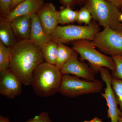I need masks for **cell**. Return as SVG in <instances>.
<instances>
[{
    "label": "cell",
    "mask_w": 122,
    "mask_h": 122,
    "mask_svg": "<svg viewBox=\"0 0 122 122\" xmlns=\"http://www.w3.org/2000/svg\"><path fill=\"white\" fill-rule=\"evenodd\" d=\"M44 61L41 48L30 39L11 47L10 69L24 86L31 85L34 71Z\"/></svg>",
    "instance_id": "obj_1"
},
{
    "label": "cell",
    "mask_w": 122,
    "mask_h": 122,
    "mask_svg": "<svg viewBox=\"0 0 122 122\" xmlns=\"http://www.w3.org/2000/svg\"><path fill=\"white\" fill-rule=\"evenodd\" d=\"M63 75L54 65L46 62L39 64L33 71L31 85L35 94L47 97L58 92Z\"/></svg>",
    "instance_id": "obj_2"
},
{
    "label": "cell",
    "mask_w": 122,
    "mask_h": 122,
    "mask_svg": "<svg viewBox=\"0 0 122 122\" xmlns=\"http://www.w3.org/2000/svg\"><path fill=\"white\" fill-rule=\"evenodd\" d=\"M86 6L100 25L122 32L118 7L105 0H87Z\"/></svg>",
    "instance_id": "obj_3"
},
{
    "label": "cell",
    "mask_w": 122,
    "mask_h": 122,
    "mask_svg": "<svg viewBox=\"0 0 122 122\" xmlns=\"http://www.w3.org/2000/svg\"><path fill=\"white\" fill-rule=\"evenodd\" d=\"M99 30V27L94 24L86 25H57L50 36L51 40L57 43L64 44L81 40L92 41Z\"/></svg>",
    "instance_id": "obj_4"
},
{
    "label": "cell",
    "mask_w": 122,
    "mask_h": 122,
    "mask_svg": "<svg viewBox=\"0 0 122 122\" xmlns=\"http://www.w3.org/2000/svg\"><path fill=\"white\" fill-rule=\"evenodd\" d=\"M103 88L102 82L99 80L89 81L77 76L64 74L58 92L66 97L75 98L82 95L99 93Z\"/></svg>",
    "instance_id": "obj_5"
},
{
    "label": "cell",
    "mask_w": 122,
    "mask_h": 122,
    "mask_svg": "<svg viewBox=\"0 0 122 122\" xmlns=\"http://www.w3.org/2000/svg\"><path fill=\"white\" fill-rule=\"evenodd\" d=\"M72 49L79 54L82 60L89 62L96 73L102 67L107 68L112 72L115 70V63L112 57L98 51L91 41L81 40L73 41Z\"/></svg>",
    "instance_id": "obj_6"
},
{
    "label": "cell",
    "mask_w": 122,
    "mask_h": 122,
    "mask_svg": "<svg viewBox=\"0 0 122 122\" xmlns=\"http://www.w3.org/2000/svg\"><path fill=\"white\" fill-rule=\"evenodd\" d=\"M92 44L103 52L112 56H122V32L104 28L96 35Z\"/></svg>",
    "instance_id": "obj_7"
},
{
    "label": "cell",
    "mask_w": 122,
    "mask_h": 122,
    "mask_svg": "<svg viewBox=\"0 0 122 122\" xmlns=\"http://www.w3.org/2000/svg\"><path fill=\"white\" fill-rule=\"evenodd\" d=\"M109 70L104 67L98 69L102 79L106 85L104 93H102V96L106 100L108 107L107 117L110 119L111 122H118L119 118L122 116V113L118 108L117 102L112 86V76Z\"/></svg>",
    "instance_id": "obj_8"
},
{
    "label": "cell",
    "mask_w": 122,
    "mask_h": 122,
    "mask_svg": "<svg viewBox=\"0 0 122 122\" xmlns=\"http://www.w3.org/2000/svg\"><path fill=\"white\" fill-rule=\"evenodd\" d=\"M78 53L73 51L69 58L60 70L62 75L71 74L89 81L95 80L96 72L78 59Z\"/></svg>",
    "instance_id": "obj_9"
},
{
    "label": "cell",
    "mask_w": 122,
    "mask_h": 122,
    "mask_svg": "<svg viewBox=\"0 0 122 122\" xmlns=\"http://www.w3.org/2000/svg\"><path fill=\"white\" fill-rule=\"evenodd\" d=\"M0 94L13 99L21 94L22 83L10 69L0 72Z\"/></svg>",
    "instance_id": "obj_10"
},
{
    "label": "cell",
    "mask_w": 122,
    "mask_h": 122,
    "mask_svg": "<svg viewBox=\"0 0 122 122\" xmlns=\"http://www.w3.org/2000/svg\"><path fill=\"white\" fill-rule=\"evenodd\" d=\"M36 14L45 32L50 35L58 24L59 12L49 3L43 5Z\"/></svg>",
    "instance_id": "obj_11"
},
{
    "label": "cell",
    "mask_w": 122,
    "mask_h": 122,
    "mask_svg": "<svg viewBox=\"0 0 122 122\" xmlns=\"http://www.w3.org/2000/svg\"><path fill=\"white\" fill-rule=\"evenodd\" d=\"M44 5V0H25L11 10L4 20L11 22L15 18L36 13Z\"/></svg>",
    "instance_id": "obj_12"
},
{
    "label": "cell",
    "mask_w": 122,
    "mask_h": 122,
    "mask_svg": "<svg viewBox=\"0 0 122 122\" xmlns=\"http://www.w3.org/2000/svg\"><path fill=\"white\" fill-rule=\"evenodd\" d=\"M30 39L41 48L51 40L50 35L45 32L36 13L34 14L31 16Z\"/></svg>",
    "instance_id": "obj_13"
},
{
    "label": "cell",
    "mask_w": 122,
    "mask_h": 122,
    "mask_svg": "<svg viewBox=\"0 0 122 122\" xmlns=\"http://www.w3.org/2000/svg\"><path fill=\"white\" fill-rule=\"evenodd\" d=\"M14 33L24 39H30L31 16L23 15L15 18L10 22Z\"/></svg>",
    "instance_id": "obj_14"
},
{
    "label": "cell",
    "mask_w": 122,
    "mask_h": 122,
    "mask_svg": "<svg viewBox=\"0 0 122 122\" xmlns=\"http://www.w3.org/2000/svg\"><path fill=\"white\" fill-rule=\"evenodd\" d=\"M0 39L5 45L12 47L16 42L10 22L4 20L0 22Z\"/></svg>",
    "instance_id": "obj_15"
},
{
    "label": "cell",
    "mask_w": 122,
    "mask_h": 122,
    "mask_svg": "<svg viewBox=\"0 0 122 122\" xmlns=\"http://www.w3.org/2000/svg\"><path fill=\"white\" fill-rule=\"evenodd\" d=\"M46 62L55 65L58 52V43L51 40L41 48Z\"/></svg>",
    "instance_id": "obj_16"
},
{
    "label": "cell",
    "mask_w": 122,
    "mask_h": 122,
    "mask_svg": "<svg viewBox=\"0 0 122 122\" xmlns=\"http://www.w3.org/2000/svg\"><path fill=\"white\" fill-rule=\"evenodd\" d=\"M74 50L63 43H58V52L55 66L61 70Z\"/></svg>",
    "instance_id": "obj_17"
},
{
    "label": "cell",
    "mask_w": 122,
    "mask_h": 122,
    "mask_svg": "<svg viewBox=\"0 0 122 122\" xmlns=\"http://www.w3.org/2000/svg\"><path fill=\"white\" fill-rule=\"evenodd\" d=\"M11 49L0 41V72L10 69Z\"/></svg>",
    "instance_id": "obj_18"
},
{
    "label": "cell",
    "mask_w": 122,
    "mask_h": 122,
    "mask_svg": "<svg viewBox=\"0 0 122 122\" xmlns=\"http://www.w3.org/2000/svg\"><path fill=\"white\" fill-rule=\"evenodd\" d=\"M78 11L72 10L70 6H66L59 12L58 24H69L77 21Z\"/></svg>",
    "instance_id": "obj_19"
},
{
    "label": "cell",
    "mask_w": 122,
    "mask_h": 122,
    "mask_svg": "<svg viewBox=\"0 0 122 122\" xmlns=\"http://www.w3.org/2000/svg\"><path fill=\"white\" fill-rule=\"evenodd\" d=\"M112 86L122 113V80L112 77Z\"/></svg>",
    "instance_id": "obj_20"
},
{
    "label": "cell",
    "mask_w": 122,
    "mask_h": 122,
    "mask_svg": "<svg viewBox=\"0 0 122 122\" xmlns=\"http://www.w3.org/2000/svg\"><path fill=\"white\" fill-rule=\"evenodd\" d=\"M92 17L89 10L87 7L85 6L78 11L77 21L79 23L89 25L90 24Z\"/></svg>",
    "instance_id": "obj_21"
},
{
    "label": "cell",
    "mask_w": 122,
    "mask_h": 122,
    "mask_svg": "<svg viewBox=\"0 0 122 122\" xmlns=\"http://www.w3.org/2000/svg\"><path fill=\"white\" fill-rule=\"evenodd\" d=\"M115 65V69L112 72V77L118 79L122 80V56H112Z\"/></svg>",
    "instance_id": "obj_22"
},
{
    "label": "cell",
    "mask_w": 122,
    "mask_h": 122,
    "mask_svg": "<svg viewBox=\"0 0 122 122\" xmlns=\"http://www.w3.org/2000/svg\"><path fill=\"white\" fill-rule=\"evenodd\" d=\"M26 122H52L50 118L48 112L43 111L32 118L30 119Z\"/></svg>",
    "instance_id": "obj_23"
},
{
    "label": "cell",
    "mask_w": 122,
    "mask_h": 122,
    "mask_svg": "<svg viewBox=\"0 0 122 122\" xmlns=\"http://www.w3.org/2000/svg\"><path fill=\"white\" fill-rule=\"evenodd\" d=\"M11 1L12 0H0V12L4 17H6L10 12V5Z\"/></svg>",
    "instance_id": "obj_24"
},
{
    "label": "cell",
    "mask_w": 122,
    "mask_h": 122,
    "mask_svg": "<svg viewBox=\"0 0 122 122\" xmlns=\"http://www.w3.org/2000/svg\"><path fill=\"white\" fill-rule=\"evenodd\" d=\"M25 0H12L10 5V11L12 10L17 5Z\"/></svg>",
    "instance_id": "obj_25"
},
{
    "label": "cell",
    "mask_w": 122,
    "mask_h": 122,
    "mask_svg": "<svg viewBox=\"0 0 122 122\" xmlns=\"http://www.w3.org/2000/svg\"><path fill=\"white\" fill-rule=\"evenodd\" d=\"M115 5L118 7H120L122 3V0H105Z\"/></svg>",
    "instance_id": "obj_26"
},
{
    "label": "cell",
    "mask_w": 122,
    "mask_h": 122,
    "mask_svg": "<svg viewBox=\"0 0 122 122\" xmlns=\"http://www.w3.org/2000/svg\"><path fill=\"white\" fill-rule=\"evenodd\" d=\"M61 2L66 6H70V5L73 2L74 0H60Z\"/></svg>",
    "instance_id": "obj_27"
},
{
    "label": "cell",
    "mask_w": 122,
    "mask_h": 122,
    "mask_svg": "<svg viewBox=\"0 0 122 122\" xmlns=\"http://www.w3.org/2000/svg\"><path fill=\"white\" fill-rule=\"evenodd\" d=\"M85 122H102V120L100 119L99 118L97 117L94 118L93 119L90 120H85Z\"/></svg>",
    "instance_id": "obj_28"
},
{
    "label": "cell",
    "mask_w": 122,
    "mask_h": 122,
    "mask_svg": "<svg viewBox=\"0 0 122 122\" xmlns=\"http://www.w3.org/2000/svg\"><path fill=\"white\" fill-rule=\"evenodd\" d=\"M0 122H11L7 117L1 115L0 116Z\"/></svg>",
    "instance_id": "obj_29"
},
{
    "label": "cell",
    "mask_w": 122,
    "mask_h": 122,
    "mask_svg": "<svg viewBox=\"0 0 122 122\" xmlns=\"http://www.w3.org/2000/svg\"><path fill=\"white\" fill-rule=\"evenodd\" d=\"M118 122H122V116L119 117Z\"/></svg>",
    "instance_id": "obj_30"
},
{
    "label": "cell",
    "mask_w": 122,
    "mask_h": 122,
    "mask_svg": "<svg viewBox=\"0 0 122 122\" xmlns=\"http://www.w3.org/2000/svg\"><path fill=\"white\" fill-rule=\"evenodd\" d=\"M119 20L121 22H122V13L120 14V17H119Z\"/></svg>",
    "instance_id": "obj_31"
},
{
    "label": "cell",
    "mask_w": 122,
    "mask_h": 122,
    "mask_svg": "<svg viewBox=\"0 0 122 122\" xmlns=\"http://www.w3.org/2000/svg\"><path fill=\"white\" fill-rule=\"evenodd\" d=\"M120 7H122V5H121V6H120Z\"/></svg>",
    "instance_id": "obj_32"
},
{
    "label": "cell",
    "mask_w": 122,
    "mask_h": 122,
    "mask_svg": "<svg viewBox=\"0 0 122 122\" xmlns=\"http://www.w3.org/2000/svg\"><path fill=\"white\" fill-rule=\"evenodd\" d=\"M78 0L81 1V0Z\"/></svg>",
    "instance_id": "obj_33"
},
{
    "label": "cell",
    "mask_w": 122,
    "mask_h": 122,
    "mask_svg": "<svg viewBox=\"0 0 122 122\" xmlns=\"http://www.w3.org/2000/svg\"></svg>",
    "instance_id": "obj_34"
}]
</instances>
